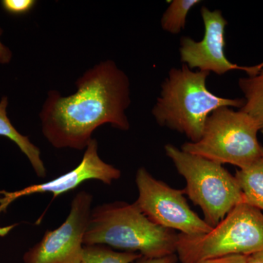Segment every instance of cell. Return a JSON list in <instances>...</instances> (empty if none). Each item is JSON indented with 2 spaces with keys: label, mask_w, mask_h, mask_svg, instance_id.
Instances as JSON below:
<instances>
[{
  "label": "cell",
  "mask_w": 263,
  "mask_h": 263,
  "mask_svg": "<svg viewBox=\"0 0 263 263\" xmlns=\"http://www.w3.org/2000/svg\"><path fill=\"white\" fill-rule=\"evenodd\" d=\"M76 86L77 91L69 96L48 91L39 114L43 136L52 146L85 150L93 133L104 124L129 130L130 82L113 60L91 67Z\"/></svg>",
  "instance_id": "obj_1"
},
{
  "label": "cell",
  "mask_w": 263,
  "mask_h": 263,
  "mask_svg": "<svg viewBox=\"0 0 263 263\" xmlns=\"http://www.w3.org/2000/svg\"><path fill=\"white\" fill-rule=\"evenodd\" d=\"M209 75L208 72L193 71L185 65L171 68L152 109L157 124L185 135L195 143L201 138L213 111L221 107L240 109L243 106V98H221L209 91L206 84Z\"/></svg>",
  "instance_id": "obj_2"
},
{
  "label": "cell",
  "mask_w": 263,
  "mask_h": 263,
  "mask_svg": "<svg viewBox=\"0 0 263 263\" xmlns=\"http://www.w3.org/2000/svg\"><path fill=\"white\" fill-rule=\"evenodd\" d=\"M178 233L152 222L135 202H106L91 211L84 245H104L147 258L176 254Z\"/></svg>",
  "instance_id": "obj_3"
},
{
  "label": "cell",
  "mask_w": 263,
  "mask_h": 263,
  "mask_svg": "<svg viewBox=\"0 0 263 263\" xmlns=\"http://www.w3.org/2000/svg\"><path fill=\"white\" fill-rule=\"evenodd\" d=\"M262 249V211L241 202L209 233L194 236L178 233L176 255L181 263H198L233 254L249 255Z\"/></svg>",
  "instance_id": "obj_4"
},
{
  "label": "cell",
  "mask_w": 263,
  "mask_h": 263,
  "mask_svg": "<svg viewBox=\"0 0 263 263\" xmlns=\"http://www.w3.org/2000/svg\"><path fill=\"white\" fill-rule=\"evenodd\" d=\"M164 151L186 181L185 195L200 208L204 220L212 228L243 202L235 176L222 164L188 153L170 143L164 146Z\"/></svg>",
  "instance_id": "obj_5"
},
{
  "label": "cell",
  "mask_w": 263,
  "mask_h": 263,
  "mask_svg": "<svg viewBox=\"0 0 263 263\" xmlns=\"http://www.w3.org/2000/svg\"><path fill=\"white\" fill-rule=\"evenodd\" d=\"M258 125L241 110L221 107L207 119L200 141L186 142L181 150L221 164L240 169L250 165L261 155Z\"/></svg>",
  "instance_id": "obj_6"
},
{
  "label": "cell",
  "mask_w": 263,
  "mask_h": 263,
  "mask_svg": "<svg viewBox=\"0 0 263 263\" xmlns=\"http://www.w3.org/2000/svg\"><path fill=\"white\" fill-rule=\"evenodd\" d=\"M136 183L138 196L134 202L152 222L190 236L205 234L212 229L192 210L183 190L155 179L143 167L137 171Z\"/></svg>",
  "instance_id": "obj_7"
},
{
  "label": "cell",
  "mask_w": 263,
  "mask_h": 263,
  "mask_svg": "<svg viewBox=\"0 0 263 263\" xmlns=\"http://www.w3.org/2000/svg\"><path fill=\"white\" fill-rule=\"evenodd\" d=\"M92 202L91 193L83 190L76 194L65 221L57 229L46 231L42 239L24 253V263H80Z\"/></svg>",
  "instance_id": "obj_8"
},
{
  "label": "cell",
  "mask_w": 263,
  "mask_h": 263,
  "mask_svg": "<svg viewBox=\"0 0 263 263\" xmlns=\"http://www.w3.org/2000/svg\"><path fill=\"white\" fill-rule=\"evenodd\" d=\"M204 24V36L201 41H195L185 36L180 40V59L189 68L214 72L222 76L231 70H243L249 76L257 74L254 66H240L232 63L224 53L226 28L228 22L220 10H211L207 7L200 10Z\"/></svg>",
  "instance_id": "obj_9"
},
{
  "label": "cell",
  "mask_w": 263,
  "mask_h": 263,
  "mask_svg": "<svg viewBox=\"0 0 263 263\" xmlns=\"http://www.w3.org/2000/svg\"><path fill=\"white\" fill-rule=\"evenodd\" d=\"M121 176L120 170L102 160L98 153V141L93 138L85 149L80 163L72 171L47 182L31 185L18 191H1L0 214L20 197L40 193H51L56 197L77 188L84 181L97 180L111 185L120 179Z\"/></svg>",
  "instance_id": "obj_10"
},
{
  "label": "cell",
  "mask_w": 263,
  "mask_h": 263,
  "mask_svg": "<svg viewBox=\"0 0 263 263\" xmlns=\"http://www.w3.org/2000/svg\"><path fill=\"white\" fill-rule=\"evenodd\" d=\"M8 106V98L3 96L0 100V136L8 138L18 147L21 152L28 159L38 177H46L47 170L41 158V150L29 140V137L21 134L12 124L7 113Z\"/></svg>",
  "instance_id": "obj_11"
},
{
  "label": "cell",
  "mask_w": 263,
  "mask_h": 263,
  "mask_svg": "<svg viewBox=\"0 0 263 263\" xmlns=\"http://www.w3.org/2000/svg\"><path fill=\"white\" fill-rule=\"evenodd\" d=\"M243 202L263 211V147L261 155L248 167L237 171L235 175Z\"/></svg>",
  "instance_id": "obj_12"
},
{
  "label": "cell",
  "mask_w": 263,
  "mask_h": 263,
  "mask_svg": "<svg viewBox=\"0 0 263 263\" xmlns=\"http://www.w3.org/2000/svg\"><path fill=\"white\" fill-rule=\"evenodd\" d=\"M238 86L245 97L239 110L252 117L263 131V68L256 75L240 78Z\"/></svg>",
  "instance_id": "obj_13"
},
{
  "label": "cell",
  "mask_w": 263,
  "mask_h": 263,
  "mask_svg": "<svg viewBox=\"0 0 263 263\" xmlns=\"http://www.w3.org/2000/svg\"><path fill=\"white\" fill-rule=\"evenodd\" d=\"M200 0H174L164 11L161 18L163 30L173 34H179L186 27V17Z\"/></svg>",
  "instance_id": "obj_14"
},
{
  "label": "cell",
  "mask_w": 263,
  "mask_h": 263,
  "mask_svg": "<svg viewBox=\"0 0 263 263\" xmlns=\"http://www.w3.org/2000/svg\"><path fill=\"white\" fill-rule=\"evenodd\" d=\"M141 257L136 252L117 251L107 246H84L80 263H133Z\"/></svg>",
  "instance_id": "obj_15"
},
{
  "label": "cell",
  "mask_w": 263,
  "mask_h": 263,
  "mask_svg": "<svg viewBox=\"0 0 263 263\" xmlns=\"http://www.w3.org/2000/svg\"><path fill=\"white\" fill-rule=\"evenodd\" d=\"M37 4L34 0H2L1 7L4 11L12 15H22L29 13Z\"/></svg>",
  "instance_id": "obj_16"
},
{
  "label": "cell",
  "mask_w": 263,
  "mask_h": 263,
  "mask_svg": "<svg viewBox=\"0 0 263 263\" xmlns=\"http://www.w3.org/2000/svg\"><path fill=\"white\" fill-rule=\"evenodd\" d=\"M198 263H248V259H247V255L233 254V255L205 259Z\"/></svg>",
  "instance_id": "obj_17"
},
{
  "label": "cell",
  "mask_w": 263,
  "mask_h": 263,
  "mask_svg": "<svg viewBox=\"0 0 263 263\" xmlns=\"http://www.w3.org/2000/svg\"><path fill=\"white\" fill-rule=\"evenodd\" d=\"M179 260L176 254L166 256V257H160V258H147V257H141L136 259L133 263H176Z\"/></svg>",
  "instance_id": "obj_18"
},
{
  "label": "cell",
  "mask_w": 263,
  "mask_h": 263,
  "mask_svg": "<svg viewBox=\"0 0 263 263\" xmlns=\"http://www.w3.org/2000/svg\"><path fill=\"white\" fill-rule=\"evenodd\" d=\"M3 29L0 27V37L3 35ZM13 58V53L9 48L7 47L0 40V64L7 65L11 62Z\"/></svg>",
  "instance_id": "obj_19"
},
{
  "label": "cell",
  "mask_w": 263,
  "mask_h": 263,
  "mask_svg": "<svg viewBox=\"0 0 263 263\" xmlns=\"http://www.w3.org/2000/svg\"><path fill=\"white\" fill-rule=\"evenodd\" d=\"M248 263H263V249L247 255Z\"/></svg>",
  "instance_id": "obj_20"
},
{
  "label": "cell",
  "mask_w": 263,
  "mask_h": 263,
  "mask_svg": "<svg viewBox=\"0 0 263 263\" xmlns=\"http://www.w3.org/2000/svg\"><path fill=\"white\" fill-rule=\"evenodd\" d=\"M15 228V224L13 226L0 227V237H4L8 234L13 228Z\"/></svg>",
  "instance_id": "obj_21"
},
{
  "label": "cell",
  "mask_w": 263,
  "mask_h": 263,
  "mask_svg": "<svg viewBox=\"0 0 263 263\" xmlns=\"http://www.w3.org/2000/svg\"><path fill=\"white\" fill-rule=\"evenodd\" d=\"M255 66L256 70H257V72H259L260 70H262L263 68V62H261V63L258 64V65H254Z\"/></svg>",
  "instance_id": "obj_22"
},
{
  "label": "cell",
  "mask_w": 263,
  "mask_h": 263,
  "mask_svg": "<svg viewBox=\"0 0 263 263\" xmlns=\"http://www.w3.org/2000/svg\"><path fill=\"white\" fill-rule=\"evenodd\" d=\"M0 194H1V191H0Z\"/></svg>",
  "instance_id": "obj_23"
}]
</instances>
